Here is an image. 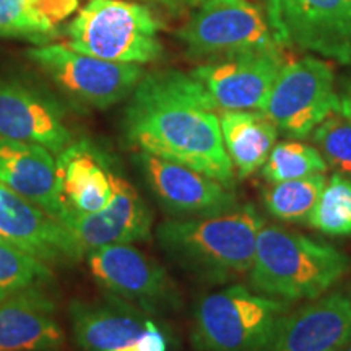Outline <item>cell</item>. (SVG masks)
Instances as JSON below:
<instances>
[{"label":"cell","instance_id":"cell-28","mask_svg":"<svg viewBox=\"0 0 351 351\" xmlns=\"http://www.w3.org/2000/svg\"><path fill=\"white\" fill-rule=\"evenodd\" d=\"M44 13L57 25L64 16L72 13L78 5V0H41Z\"/></svg>","mask_w":351,"mask_h":351},{"label":"cell","instance_id":"cell-22","mask_svg":"<svg viewBox=\"0 0 351 351\" xmlns=\"http://www.w3.org/2000/svg\"><path fill=\"white\" fill-rule=\"evenodd\" d=\"M327 178L313 174L291 181L274 182L263 192V205L267 212L282 221H307L317 205Z\"/></svg>","mask_w":351,"mask_h":351},{"label":"cell","instance_id":"cell-10","mask_svg":"<svg viewBox=\"0 0 351 351\" xmlns=\"http://www.w3.org/2000/svg\"><path fill=\"white\" fill-rule=\"evenodd\" d=\"M88 269L108 295L140 307L145 313H161L179 306L178 288L168 271L132 244H112L86 252Z\"/></svg>","mask_w":351,"mask_h":351},{"label":"cell","instance_id":"cell-5","mask_svg":"<svg viewBox=\"0 0 351 351\" xmlns=\"http://www.w3.org/2000/svg\"><path fill=\"white\" fill-rule=\"evenodd\" d=\"M161 21L150 7L130 0H88L67 28V46L121 64L161 59Z\"/></svg>","mask_w":351,"mask_h":351},{"label":"cell","instance_id":"cell-24","mask_svg":"<svg viewBox=\"0 0 351 351\" xmlns=\"http://www.w3.org/2000/svg\"><path fill=\"white\" fill-rule=\"evenodd\" d=\"M306 223L327 236H351V178L333 174Z\"/></svg>","mask_w":351,"mask_h":351},{"label":"cell","instance_id":"cell-1","mask_svg":"<svg viewBox=\"0 0 351 351\" xmlns=\"http://www.w3.org/2000/svg\"><path fill=\"white\" fill-rule=\"evenodd\" d=\"M122 127L127 142L140 152L234 187L219 111L191 73L163 70L143 75L132 91Z\"/></svg>","mask_w":351,"mask_h":351},{"label":"cell","instance_id":"cell-17","mask_svg":"<svg viewBox=\"0 0 351 351\" xmlns=\"http://www.w3.org/2000/svg\"><path fill=\"white\" fill-rule=\"evenodd\" d=\"M351 343V295L320 296L288 313L263 351H343Z\"/></svg>","mask_w":351,"mask_h":351},{"label":"cell","instance_id":"cell-23","mask_svg":"<svg viewBox=\"0 0 351 351\" xmlns=\"http://www.w3.org/2000/svg\"><path fill=\"white\" fill-rule=\"evenodd\" d=\"M327 168V161L317 148L298 140H287L275 143L265 165L262 166V174L267 181L274 184L322 174Z\"/></svg>","mask_w":351,"mask_h":351},{"label":"cell","instance_id":"cell-6","mask_svg":"<svg viewBox=\"0 0 351 351\" xmlns=\"http://www.w3.org/2000/svg\"><path fill=\"white\" fill-rule=\"evenodd\" d=\"M176 36L191 59L207 62L244 52L282 49L267 15L251 0H202Z\"/></svg>","mask_w":351,"mask_h":351},{"label":"cell","instance_id":"cell-3","mask_svg":"<svg viewBox=\"0 0 351 351\" xmlns=\"http://www.w3.org/2000/svg\"><path fill=\"white\" fill-rule=\"evenodd\" d=\"M351 258L335 245L278 225H263L257 236L249 285L282 301H314L348 274Z\"/></svg>","mask_w":351,"mask_h":351},{"label":"cell","instance_id":"cell-8","mask_svg":"<svg viewBox=\"0 0 351 351\" xmlns=\"http://www.w3.org/2000/svg\"><path fill=\"white\" fill-rule=\"evenodd\" d=\"M29 59L73 99L106 109L132 95L145 72L138 64H121L83 54L67 44L28 51Z\"/></svg>","mask_w":351,"mask_h":351},{"label":"cell","instance_id":"cell-7","mask_svg":"<svg viewBox=\"0 0 351 351\" xmlns=\"http://www.w3.org/2000/svg\"><path fill=\"white\" fill-rule=\"evenodd\" d=\"M339 111L332 65L306 56L285 62L261 109L276 129L291 138H306Z\"/></svg>","mask_w":351,"mask_h":351},{"label":"cell","instance_id":"cell-29","mask_svg":"<svg viewBox=\"0 0 351 351\" xmlns=\"http://www.w3.org/2000/svg\"><path fill=\"white\" fill-rule=\"evenodd\" d=\"M145 2L155 3V5L165 8L173 15H182L186 12H192L199 5L202 0H145Z\"/></svg>","mask_w":351,"mask_h":351},{"label":"cell","instance_id":"cell-15","mask_svg":"<svg viewBox=\"0 0 351 351\" xmlns=\"http://www.w3.org/2000/svg\"><path fill=\"white\" fill-rule=\"evenodd\" d=\"M0 239L47 265H67L83 257L73 236L33 202L0 182Z\"/></svg>","mask_w":351,"mask_h":351},{"label":"cell","instance_id":"cell-2","mask_svg":"<svg viewBox=\"0 0 351 351\" xmlns=\"http://www.w3.org/2000/svg\"><path fill=\"white\" fill-rule=\"evenodd\" d=\"M265 219L252 204L200 218H169L156 228L163 252L205 283L249 275Z\"/></svg>","mask_w":351,"mask_h":351},{"label":"cell","instance_id":"cell-19","mask_svg":"<svg viewBox=\"0 0 351 351\" xmlns=\"http://www.w3.org/2000/svg\"><path fill=\"white\" fill-rule=\"evenodd\" d=\"M57 182L64 213H96L112 199V161L88 140L70 143L57 155Z\"/></svg>","mask_w":351,"mask_h":351},{"label":"cell","instance_id":"cell-30","mask_svg":"<svg viewBox=\"0 0 351 351\" xmlns=\"http://www.w3.org/2000/svg\"><path fill=\"white\" fill-rule=\"evenodd\" d=\"M337 95H339V111L337 112L351 121V75L345 77L340 82V88H337Z\"/></svg>","mask_w":351,"mask_h":351},{"label":"cell","instance_id":"cell-12","mask_svg":"<svg viewBox=\"0 0 351 351\" xmlns=\"http://www.w3.org/2000/svg\"><path fill=\"white\" fill-rule=\"evenodd\" d=\"M134 160L171 218L210 217L238 207L232 189L199 171L145 152H138Z\"/></svg>","mask_w":351,"mask_h":351},{"label":"cell","instance_id":"cell-13","mask_svg":"<svg viewBox=\"0 0 351 351\" xmlns=\"http://www.w3.org/2000/svg\"><path fill=\"white\" fill-rule=\"evenodd\" d=\"M285 64L282 49L244 52L199 65L191 75L221 111H261Z\"/></svg>","mask_w":351,"mask_h":351},{"label":"cell","instance_id":"cell-18","mask_svg":"<svg viewBox=\"0 0 351 351\" xmlns=\"http://www.w3.org/2000/svg\"><path fill=\"white\" fill-rule=\"evenodd\" d=\"M64 341L44 283L0 298V351H60Z\"/></svg>","mask_w":351,"mask_h":351},{"label":"cell","instance_id":"cell-25","mask_svg":"<svg viewBox=\"0 0 351 351\" xmlns=\"http://www.w3.org/2000/svg\"><path fill=\"white\" fill-rule=\"evenodd\" d=\"M56 34V23L41 0H0V36L44 43Z\"/></svg>","mask_w":351,"mask_h":351},{"label":"cell","instance_id":"cell-9","mask_svg":"<svg viewBox=\"0 0 351 351\" xmlns=\"http://www.w3.org/2000/svg\"><path fill=\"white\" fill-rule=\"evenodd\" d=\"M280 47H298L351 64V0H265Z\"/></svg>","mask_w":351,"mask_h":351},{"label":"cell","instance_id":"cell-11","mask_svg":"<svg viewBox=\"0 0 351 351\" xmlns=\"http://www.w3.org/2000/svg\"><path fill=\"white\" fill-rule=\"evenodd\" d=\"M145 314L111 295L70 304L73 337L82 351H168L163 330Z\"/></svg>","mask_w":351,"mask_h":351},{"label":"cell","instance_id":"cell-26","mask_svg":"<svg viewBox=\"0 0 351 351\" xmlns=\"http://www.w3.org/2000/svg\"><path fill=\"white\" fill-rule=\"evenodd\" d=\"M47 263L0 239V298L51 280Z\"/></svg>","mask_w":351,"mask_h":351},{"label":"cell","instance_id":"cell-16","mask_svg":"<svg viewBox=\"0 0 351 351\" xmlns=\"http://www.w3.org/2000/svg\"><path fill=\"white\" fill-rule=\"evenodd\" d=\"M0 135L41 145L56 155L73 142L57 103L26 83L5 77H0Z\"/></svg>","mask_w":351,"mask_h":351},{"label":"cell","instance_id":"cell-27","mask_svg":"<svg viewBox=\"0 0 351 351\" xmlns=\"http://www.w3.org/2000/svg\"><path fill=\"white\" fill-rule=\"evenodd\" d=\"M313 138L327 165L351 178V121L333 112L315 127Z\"/></svg>","mask_w":351,"mask_h":351},{"label":"cell","instance_id":"cell-14","mask_svg":"<svg viewBox=\"0 0 351 351\" xmlns=\"http://www.w3.org/2000/svg\"><path fill=\"white\" fill-rule=\"evenodd\" d=\"M59 221L86 254L104 245L150 239L153 213L135 187L114 173L112 199L106 208L96 213H64Z\"/></svg>","mask_w":351,"mask_h":351},{"label":"cell","instance_id":"cell-20","mask_svg":"<svg viewBox=\"0 0 351 351\" xmlns=\"http://www.w3.org/2000/svg\"><path fill=\"white\" fill-rule=\"evenodd\" d=\"M0 182L59 221L64 205L56 160L47 148L0 135Z\"/></svg>","mask_w":351,"mask_h":351},{"label":"cell","instance_id":"cell-31","mask_svg":"<svg viewBox=\"0 0 351 351\" xmlns=\"http://www.w3.org/2000/svg\"><path fill=\"white\" fill-rule=\"evenodd\" d=\"M343 351H351V343L348 345V346H345V350Z\"/></svg>","mask_w":351,"mask_h":351},{"label":"cell","instance_id":"cell-21","mask_svg":"<svg viewBox=\"0 0 351 351\" xmlns=\"http://www.w3.org/2000/svg\"><path fill=\"white\" fill-rule=\"evenodd\" d=\"M223 143L239 178H247L265 165L280 130L256 109L219 112Z\"/></svg>","mask_w":351,"mask_h":351},{"label":"cell","instance_id":"cell-4","mask_svg":"<svg viewBox=\"0 0 351 351\" xmlns=\"http://www.w3.org/2000/svg\"><path fill=\"white\" fill-rule=\"evenodd\" d=\"M289 311L291 302L231 285L197 301L192 343L199 351H263Z\"/></svg>","mask_w":351,"mask_h":351}]
</instances>
